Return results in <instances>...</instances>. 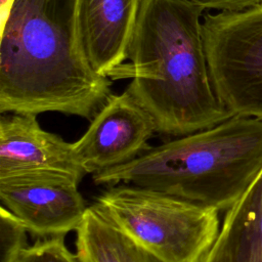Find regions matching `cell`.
Returning a JSON list of instances; mask_svg holds the SVG:
<instances>
[{"mask_svg":"<svg viewBox=\"0 0 262 262\" xmlns=\"http://www.w3.org/2000/svg\"><path fill=\"white\" fill-rule=\"evenodd\" d=\"M76 0H13L1 19L0 112L92 119L112 95L78 41Z\"/></svg>","mask_w":262,"mask_h":262,"instance_id":"1","label":"cell"},{"mask_svg":"<svg viewBox=\"0 0 262 262\" xmlns=\"http://www.w3.org/2000/svg\"><path fill=\"white\" fill-rule=\"evenodd\" d=\"M204 9L183 0H142L130 41V64L116 79L152 118L158 132L184 136L233 117L212 84L202 21Z\"/></svg>","mask_w":262,"mask_h":262,"instance_id":"2","label":"cell"},{"mask_svg":"<svg viewBox=\"0 0 262 262\" xmlns=\"http://www.w3.org/2000/svg\"><path fill=\"white\" fill-rule=\"evenodd\" d=\"M262 172V119L233 116L180 136L127 164L93 174L96 184H132L227 211Z\"/></svg>","mask_w":262,"mask_h":262,"instance_id":"3","label":"cell"},{"mask_svg":"<svg viewBox=\"0 0 262 262\" xmlns=\"http://www.w3.org/2000/svg\"><path fill=\"white\" fill-rule=\"evenodd\" d=\"M94 205L161 262H202L220 230L218 210L142 186H113Z\"/></svg>","mask_w":262,"mask_h":262,"instance_id":"4","label":"cell"},{"mask_svg":"<svg viewBox=\"0 0 262 262\" xmlns=\"http://www.w3.org/2000/svg\"><path fill=\"white\" fill-rule=\"evenodd\" d=\"M202 33L218 97L234 116L262 119V4L208 13Z\"/></svg>","mask_w":262,"mask_h":262,"instance_id":"5","label":"cell"},{"mask_svg":"<svg viewBox=\"0 0 262 262\" xmlns=\"http://www.w3.org/2000/svg\"><path fill=\"white\" fill-rule=\"evenodd\" d=\"M77 180L59 174L33 173L0 178V199L39 237L64 236L77 230L88 207Z\"/></svg>","mask_w":262,"mask_h":262,"instance_id":"6","label":"cell"},{"mask_svg":"<svg viewBox=\"0 0 262 262\" xmlns=\"http://www.w3.org/2000/svg\"><path fill=\"white\" fill-rule=\"evenodd\" d=\"M156 125L126 90L112 94L75 142V156L87 174L129 163L146 149Z\"/></svg>","mask_w":262,"mask_h":262,"instance_id":"7","label":"cell"},{"mask_svg":"<svg viewBox=\"0 0 262 262\" xmlns=\"http://www.w3.org/2000/svg\"><path fill=\"white\" fill-rule=\"evenodd\" d=\"M50 173L80 182L87 174L73 143L44 130L34 115L12 114L0 120V178Z\"/></svg>","mask_w":262,"mask_h":262,"instance_id":"8","label":"cell"},{"mask_svg":"<svg viewBox=\"0 0 262 262\" xmlns=\"http://www.w3.org/2000/svg\"><path fill=\"white\" fill-rule=\"evenodd\" d=\"M142 0H76V30L91 69L116 79L128 58Z\"/></svg>","mask_w":262,"mask_h":262,"instance_id":"9","label":"cell"},{"mask_svg":"<svg viewBox=\"0 0 262 262\" xmlns=\"http://www.w3.org/2000/svg\"><path fill=\"white\" fill-rule=\"evenodd\" d=\"M202 262H262V172L226 211Z\"/></svg>","mask_w":262,"mask_h":262,"instance_id":"10","label":"cell"},{"mask_svg":"<svg viewBox=\"0 0 262 262\" xmlns=\"http://www.w3.org/2000/svg\"><path fill=\"white\" fill-rule=\"evenodd\" d=\"M76 232L80 262H161L120 230L94 204L88 207Z\"/></svg>","mask_w":262,"mask_h":262,"instance_id":"11","label":"cell"},{"mask_svg":"<svg viewBox=\"0 0 262 262\" xmlns=\"http://www.w3.org/2000/svg\"><path fill=\"white\" fill-rule=\"evenodd\" d=\"M28 229L7 208H0V262H16L27 246Z\"/></svg>","mask_w":262,"mask_h":262,"instance_id":"12","label":"cell"},{"mask_svg":"<svg viewBox=\"0 0 262 262\" xmlns=\"http://www.w3.org/2000/svg\"><path fill=\"white\" fill-rule=\"evenodd\" d=\"M16 262H80L64 244V236L48 237L28 246Z\"/></svg>","mask_w":262,"mask_h":262,"instance_id":"13","label":"cell"},{"mask_svg":"<svg viewBox=\"0 0 262 262\" xmlns=\"http://www.w3.org/2000/svg\"><path fill=\"white\" fill-rule=\"evenodd\" d=\"M196 5L204 10L216 9L220 11L243 10L262 4V0H183Z\"/></svg>","mask_w":262,"mask_h":262,"instance_id":"14","label":"cell"},{"mask_svg":"<svg viewBox=\"0 0 262 262\" xmlns=\"http://www.w3.org/2000/svg\"><path fill=\"white\" fill-rule=\"evenodd\" d=\"M13 0H0V10H1V19H3L11 5Z\"/></svg>","mask_w":262,"mask_h":262,"instance_id":"15","label":"cell"}]
</instances>
